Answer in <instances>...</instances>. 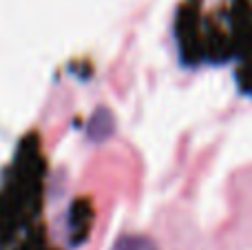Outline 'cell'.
Masks as SVG:
<instances>
[{
	"label": "cell",
	"instance_id": "cell-1",
	"mask_svg": "<svg viewBox=\"0 0 252 250\" xmlns=\"http://www.w3.org/2000/svg\"><path fill=\"white\" fill-rule=\"evenodd\" d=\"M115 250H155L151 239L146 237H137V235H126L118 244H115Z\"/></svg>",
	"mask_w": 252,
	"mask_h": 250
}]
</instances>
